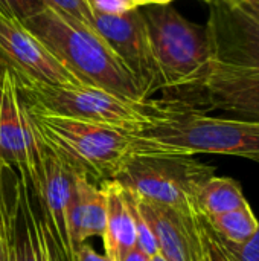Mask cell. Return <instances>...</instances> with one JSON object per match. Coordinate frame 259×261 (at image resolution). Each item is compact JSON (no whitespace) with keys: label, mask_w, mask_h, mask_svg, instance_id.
Instances as JSON below:
<instances>
[{"label":"cell","mask_w":259,"mask_h":261,"mask_svg":"<svg viewBox=\"0 0 259 261\" xmlns=\"http://www.w3.org/2000/svg\"><path fill=\"white\" fill-rule=\"evenodd\" d=\"M151 119L131 132L134 156H237L259 162V122L209 116L171 99L154 101Z\"/></svg>","instance_id":"obj_1"},{"label":"cell","mask_w":259,"mask_h":261,"mask_svg":"<svg viewBox=\"0 0 259 261\" xmlns=\"http://www.w3.org/2000/svg\"><path fill=\"white\" fill-rule=\"evenodd\" d=\"M21 23L82 84L124 99L148 101L133 75L90 26L47 5Z\"/></svg>","instance_id":"obj_2"},{"label":"cell","mask_w":259,"mask_h":261,"mask_svg":"<svg viewBox=\"0 0 259 261\" xmlns=\"http://www.w3.org/2000/svg\"><path fill=\"white\" fill-rule=\"evenodd\" d=\"M140 12L166 99L194 93L214 66L206 24L192 23L169 3L147 5Z\"/></svg>","instance_id":"obj_3"},{"label":"cell","mask_w":259,"mask_h":261,"mask_svg":"<svg viewBox=\"0 0 259 261\" xmlns=\"http://www.w3.org/2000/svg\"><path fill=\"white\" fill-rule=\"evenodd\" d=\"M27 109L41 144L87 177L114 179L134 156L131 130Z\"/></svg>","instance_id":"obj_4"},{"label":"cell","mask_w":259,"mask_h":261,"mask_svg":"<svg viewBox=\"0 0 259 261\" xmlns=\"http://www.w3.org/2000/svg\"><path fill=\"white\" fill-rule=\"evenodd\" d=\"M17 83L24 101L34 109L131 132L145 125L156 109L151 99L136 102L85 84L50 86L20 76H17Z\"/></svg>","instance_id":"obj_5"},{"label":"cell","mask_w":259,"mask_h":261,"mask_svg":"<svg viewBox=\"0 0 259 261\" xmlns=\"http://www.w3.org/2000/svg\"><path fill=\"white\" fill-rule=\"evenodd\" d=\"M215 168L192 156H133L114 176L140 199L200 216L197 193Z\"/></svg>","instance_id":"obj_6"},{"label":"cell","mask_w":259,"mask_h":261,"mask_svg":"<svg viewBox=\"0 0 259 261\" xmlns=\"http://www.w3.org/2000/svg\"><path fill=\"white\" fill-rule=\"evenodd\" d=\"M43 148L17 76L0 60V167L24 173L35 187Z\"/></svg>","instance_id":"obj_7"},{"label":"cell","mask_w":259,"mask_h":261,"mask_svg":"<svg viewBox=\"0 0 259 261\" xmlns=\"http://www.w3.org/2000/svg\"><path fill=\"white\" fill-rule=\"evenodd\" d=\"M206 23L214 66L259 78V20L234 0H211Z\"/></svg>","instance_id":"obj_8"},{"label":"cell","mask_w":259,"mask_h":261,"mask_svg":"<svg viewBox=\"0 0 259 261\" xmlns=\"http://www.w3.org/2000/svg\"><path fill=\"white\" fill-rule=\"evenodd\" d=\"M92 29L122 61L147 99L153 92L162 89L160 72L151 52L140 8L124 14L93 12Z\"/></svg>","instance_id":"obj_9"},{"label":"cell","mask_w":259,"mask_h":261,"mask_svg":"<svg viewBox=\"0 0 259 261\" xmlns=\"http://www.w3.org/2000/svg\"><path fill=\"white\" fill-rule=\"evenodd\" d=\"M73 176L75 170L44 147L37 185H29L34 197L38 199L40 214L58 261H76L67 217Z\"/></svg>","instance_id":"obj_10"},{"label":"cell","mask_w":259,"mask_h":261,"mask_svg":"<svg viewBox=\"0 0 259 261\" xmlns=\"http://www.w3.org/2000/svg\"><path fill=\"white\" fill-rule=\"evenodd\" d=\"M0 60L24 80L50 86L82 84L21 21L2 14Z\"/></svg>","instance_id":"obj_11"},{"label":"cell","mask_w":259,"mask_h":261,"mask_svg":"<svg viewBox=\"0 0 259 261\" xmlns=\"http://www.w3.org/2000/svg\"><path fill=\"white\" fill-rule=\"evenodd\" d=\"M136 200L154 232L159 254L165 260L209 261L208 228L202 216L163 206L139 196Z\"/></svg>","instance_id":"obj_12"},{"label":"cell","mask_w":259,"mask_h":261,"mask_svg":"<svg viewBox=\"0 0 259 261\" xmlns=\"http://www.w3.org/2000/svg\"><path fill=\"white\" fill-rule=\"evenodd\" d=\"M198 110H223L232 118L259 122V78L232 73L212 66L205 83L182 99H171Z\"/></svg>","instance_id":"obj_13"},{"label":"cell","mask_w":259,"mask_h":261,"mask_svg":"<svg viewBox=\"0 0 259 261\" xmlns=\"http://www.w3.org/2000/svg\"><path fill=\"white\" fill-rule=\"evenodd\" d=\"M67 217L75 252L89 239L102 237L107 222L105 190L76 170L69 197Z\"/></svg>","instance_id":"obj_14"},{"label":"cell","mask_w":259,"mask_h":261,"mask_svg":"<svg viewBox=\"0 0 259 261\" xmlns=\"http://www.w3.org/2000/svg\"><path fill=\"white\" fill-rule=\"evenodd\" d=\"M14 193L17 202L15 222V249L17 261H58L49 232L41 214L34 205V194L24 173L17 171Z\"/></svg>","instance_id":"obj_15"},{"label":"cell","mask_w":259,"mask_h":261,"mask_svg":"<svg viewBox=\"0 0 259 261\" xmlns=\"http://www.w3.org/2000/svg\"><path fill=\"white\" fill-rule=\"evenodd\" d=\"M107 194V222L102 234L105 257L110 261H121L136 248V222L130 193L118 180L102 182Z\"/></svg>","instance_id":"obj_16"},{"label":"cell","mask_w":259,"mask_h":261,"mask_svg":"<svg viewBox=\"0 0 259 261\" xmlns=\"http://www.w3.org/2000/svg\"><path fill=\"white\" fill-rule=\"evenodd\" d=\"M249 205L240 182L231 177L211 176L197 193V208L203 219L224 214Z\"/></svg>","instance_id":"obj_17"},{"label":"cell","mask_w":259,"mask_h":261,"mask_svg":"<svg viewBox=\"0 0 259 261\" xmlns=\"http://www.w3.org/2000/svg\"><path fill=\"white\" fill-rule=\"evenodd\" d=\"M203 220L214 237L223 243H244L252 239L259 229V222L250 203L224 214L206 217Z\"/></svg>","instance_id":"obj_18"},{"label":"cell","mask_w":259,"mask_h":261,"mask_svg":"<svg viewBox=\"0 0 259 261\" xmlns=\"http://www.w3.org/2000/svg\"><path fill=\"white\" fill-rule=\"evenodd\" d=\"M5 168L0 167V261H17L15 249V222L17 202L12 185V197L8 199L3 182Z\"/></svg>","instance_id":"obj_19"},{"label":"cell","mask_w":259,"mask_h":261,"mask_svg":"<svg viewBox=\"0 0 259 261\" xmlns=\"http://www.w3.org/2000/svg\"><path fill=\"white\" fill-rule=\"evenodd\" d=\"M130 193V197H131V203H133V211H134V222H136V248L140 249L143 254H147L148 257H153L156 254H159V248H157V242H156V237H154V232L148 223V220L143 217L139 205H137V200H136V196L128 190Z\"/></svg>","instance_id":"obj_20"},{"label":"cell","mask_w":259,"mask_h":261,"mask_svg":"<svg viewBox=\"0 0 259 261\" xmlns=\"http://www.w3.org/2000/svg\"><path fill=\"white\" fill-rule=\"evenodd\" d=\"M46 8L44 0H0V14L23 21Z\"/></svg>","instance_id":"obj_21"},{"label":"cell","mask_w":259,"mask_h":261,"mask_svg":"<svg viewBox=\"0 0 259 261\" xmlns=\"http://www.w3.org/2000/svg\"><path fill=\"white\" fill-rule=\"evenodd\" d=\"M44 3L92 28L93 9H92L89 0H44Z\"/></svg>","instance_id":"obj_22"},{"label":"cell","mask_w":259,"mask_h":261,"mask_svg":"<svg viewBox=\"0 0 259 261\" xmlns=\"http://www.w3.org/2000/svg\"><path fill=\"white\" fill-rule=\"evenodd\" d=\"M214 236V234H212ZM229 258L232 261H259V229L256 234L244 243L234 245V243H223L218 242Z\"/></svg>","instance_id":"obj_23"},{"label":"cell","mask_w":259,"mask_h":261,"mask_svg":"<svg viewBox=\"0 0 259 261\" xmlns=\"http://www.w3.org/2000/svg\"><path fill=\"white\" fill-rule=\"evenodd\" d=\"M93 12L99 14H124L130 9H134L130 0H89Z\"/></svg>","instance_id":"obj_24"},{"label":"cell","mask_w":259,"mask_h":261,"mask_svg":"<svg viewBox=\"0 0 259 261\" xmlns=\"http://www.w3.org/2000/svg\"><path fill=\"white\" fill-rule=\"evenodd\" d=\"M208 246H209V261H232L209 229H208Z\"/></svg>","instance_id":"obj_25"},{"label":"cell","mask_w":259,"mask_h":261,"mask_svg":"<svg viewBox=\"0 0 259 261\" xmlns=\"http://www.w3.org/2000/svg\"><path fill=\"white\" fill-rule=\"evenodd\" d=\"M76 261H110L107 257H105V254L102 255V254H99V252H96L90 245H87V242L85 243H82L79 248H78V252H76Z\"/></svg>","instance_id":"obj_26"},{"label":"cell","mask_w":259,"mask_h":261,"mask_svg":"<svg viewBox=\"0 0 259 261\" xmlns=\"http://www.w3.org/2000/svg\"><path fill=\"white\" fill-rule=\"evenodd\" d=\"M237 5H240L247 14L259 20V0H234Z\"/></svg>","instance_id":"obj_27"},{"label":"cell","mask_w":259,"mask_h":261,"mask_svg":"<svg viewBox=\"0 0 259 261\" xmlns=\"http://www.w3.org/2000/svg\"><path fill=\"white\" fill-rule=\"evenodd\" d=\"M151 257H148L147 254H143L140 249H137V248H133L124 258L121 261H150Z\"/></svg>","instance_id":"obj_28"},{"label":"cell","mask_w":259,"mask_h":261,"mask_svg":"<svg viewBox=\"0 0 259 261\" xmlns=\"http://www.w3.org/2000/svg\"><path fill=\"white\" fill-rule=\"evenodd\" d=\"M133 3V6L140 8V6H147V5H163V3H169L171 0H130Z\"/></svg>","instance_id":"obj_29"},{"label":"cell","mask_w":259,"mask_h":261,"mask_svg":"<svg viewBox=\"0 0 259 261\" xmlns=\"http://www.w3.org/2000/svg\"><path fill=\"white\" fill-rule=\"evenodd\" d=\"M150 261H166L160 254H156V255H153L151 258H150Z\"/></svg>","instance_id":"obj_30"},{"label":"cell","mask_w":259,"mask_h":261,"mask_svg":"<svg viewBox=\"0 0 259 261\" xmlns=\"http://www.w3.org/2000/svg\"><path fill=\"white\" fill-rule=\"evenodd\" d=\"M206 2H211V0H206Z\"/></svg>","instance_id":"obj_31"}]
</instances>
